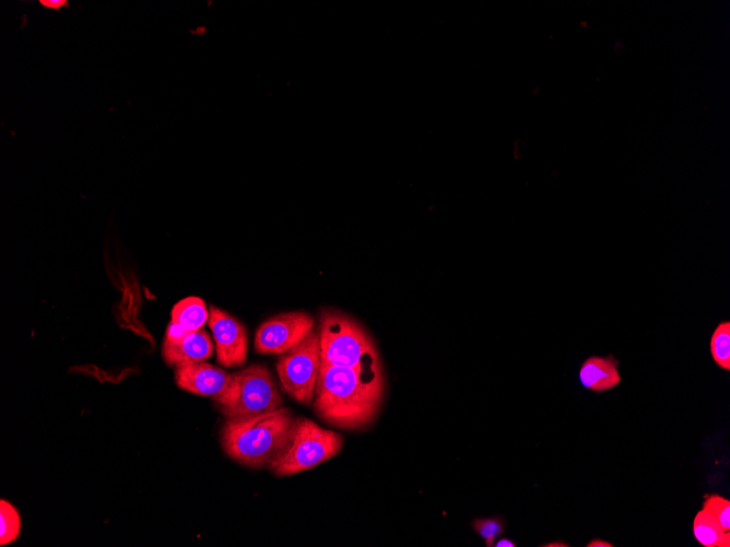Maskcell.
I'll return each instance as SVG.
<instances>
[{
	"instance_id": "1",
	"label": "cell",
	"mask_w": 730,
	"mask_h": 547,
	"mask_svg": "<svg viewBox=\"0 0 730 547\" xmlns=\"http://www.w3.org/2000/svg\"><path fill=\"white\" fill-rule=\"evenodd\" d=\"M385 377L381 362L358 367L322 363L314 409L322 420L344 430L370 425L382 406Z\"/></svg>"
},
{
	"instance_id": "2",
	"label": "cell",
	"mask_w": 730,
	"mask_h": 547,
	"mask_svg": "<svg viewBox=\"0 0 730 547\" xmlns=\"http://www.w3.org/2000/svg\"><path fill=\"white\" fill-rule=\"evenodd\" d=\"M293 425V416L286 408L249 419L228 420L222 427L221 444L240 465L269 467L288 447Z\"/></svg>"
},
{
	"instance_id": "3",
	"label": "cell",
	"mask_w": 730,
	"mask_h": 547,
	"mask_svg": "<svg viewBox=\"0 0 730 547\" xmlns=\"http://www.w3.org/2000/svg\"><path fill=\"white\" fill-rule=\"evenodd\" d=\"M322 363L336 367H358L380 363L375 343L351 317L333 311L321 317L319 332Z\"/></svg>"
},
{
	"instance_id": "4",
	"label": "cell",
	"mask_w": 730,
	"mask_h": 547,
	"mask_svg": "<svg viewBox=\"0 0 730 547\" xmlns=\"http://www.w3.org/2000/svg\"><path fill=\"white\" fill-rule=\"evenodd\" d=\"M217 403L227 420H242L282 408L280 392L263 365H252L232 374L226 395Z\"/></svg>"
},
{
	"instance_id": "5",
	"label": "cell",
	"mask_w": 730,
	"mask_h": 547,
	"mask_svg": "<svg viewBox=\"0 0 730 547\" xmlns=\"http://www.w3.org/2000/svg\"><path fill=\"white\" fill-rule=\"evenodd\" d=\"M344 438L308 419L294 421L290 443L269 469L277 477L311 470L340 453Z\"/></svg>"
},
{
	"instance_id": "6",
	"label": "cell",
	"mask_w": 730,
	"mask_h": 547,
	"mask_svg": "<svg viewBox=\"0 0 730 547\" xmlns=\"http://www.w3.org/2000/svg\"><path fill=\"white\" fill-rule=\"evenodd\" d=\"M321 366L320 336L313 330L296 348L282 354L277 363L282 388L292 399L310 406Z\"/></svg>"
},
{
	"instance_id": "7",
	"label": "cell",
	"mask_w": 730,
	"mask_h": 547,
	"mask_svg": "<svg viewBox=\"0 0 730 547\" xmlns=\"http://www.w3.org/2000/svg\"><path fill=\"white\" fill-rule=\"evenodd\" d=\"M314 330V319L303 312H292L269 319L258 328L257 353L282 355L296 348Z\"/></svg>"
},
{
	"instance_id": "8",
	"label": "cell",
	"mask_w": 730,
	"mask_h": 547,
	"mask_svg": "<svg viewBox=\"0 0 730 547\" xmlns=\"http://www.w3.org/2000/svg\"><path fill=\"white\" fill-rule=\"evenodd\" d=\"M208 325L217 346V360L225 367L242 366L246 362L247 332L237 318L214 306L210 307Z\"/></svg>"
},
{
	"instance_id": "9",
	"label": "cell",
	"mask_w": 730,
	"mask_h": 547,
	"mask_svg": "<svg viewBox=\"0 0 730 547\" xmlns=\"http://www.w3.org/2000/svg\"><path fill=\"white\" fill-rule=\"evenodd\" d=\"M175 382L182 390L218 402L230 388L232 374L206 362H197L176 366Z\"/></svg>"
},
{
	"instance_id": "10",
	"label": "cell",
	"mask_w": 730,
	"mask_h": 547,
	"mask_svg": "<svg viewBox=\"0 0 730 547\" xmlns=\"http://www.w3.org/2000/svg\"><path fill=\"white\" fill-rule=\"evenodd\" d=\"M163 359L170 366L206 362L214 353V343L205 330L185 331L169 325L163 342Z\"/></svg>"
},
{
	"instance_id": "11",
	"label": "cell",
	"mask_w": 730,
	"mask_h": 547,
	"mask_svg": "<svg viewBox=\"0 0 730 547\" xmlns=\"http://www.w3.org/2000/svg\"><path fill=\"white\" fill-rule=\"evenodd\" d=\"M619 361L611 354L591 356L584 361L580 370L582 386L593 392H605L616 388L621 383L618 370Z\"/></svg>"
},
{
	"instance_id": "12",
	"label": "cell",
	"mask_w": 730,
	"mask_h": 547,
	"mask_svg": "<svg viewBox=\"0 0 730 547\" xmlns=\"http://www.w3.org/2000/svg\"><path fill=\"white\" fill-rule=\"evenodd\" d=\"M209 318L205 302L191 296L176 304L171 312V323L185 331L202 330Z\"/></svg>"
},
{
	"instance_id": "13",
	"label": "cell",
	"mask_w": 730,
	"mask_h": 547,
	"mask_svg": "<svg viewBox=\"0 0 730 547\" xmlns=\"http://www.w3.org/2000/svg\"><path fill=\"white\" fill-rule=\"evenodd\" d=\"M693 534L698 542L705 547L730 546L729 532H725L704 509L694 518Z\"/></svg>"
},
{
	"instance_id": "14",
	"label": "cell",
	"mask_w": 730,
	"mask_h": 547,
	"mask_svg": "<svg viewBox=\"0 0 730 547\" xmlns=\"http://www.w3.org/2000/svg\"><path fill=\"white\" fill-rule=\"evenodd\" d=\"M711 354L717 366L723 370L730 371V323L723 321L713 332L711 343Z\"/></svg>"
},
{
	"instance_id": "15",
	"label": "cell",
	"mask_w": 730,
	"mask_h": 547,
	"mask_svg": "<svg viewBox=\"0 0 730 547\" xmlns=\"http://www.w3.org/2000/svg\"><path fill=\"white\" fill-rule=\"evenodd\" d=\"M21 520L17 509L6 501L0 503V545L15 542L20 535Z\"/></svg>"
},
{
	"instance_id": "16",
	"label": "cell",
	"mask_w": 730,
	"mask_h": 547,
	"mask_svg": "<svg viewBox=\"0 0 730 547\" xmlns=\"http://www.w3.org/2000/svg\"><path fill=\"white\" fill-rule=\"evenodd\" d=\"M703 509L711 515L725 532L730 530V502L720 495L705 496Z\"/></svg>"
},
{
	"instance_id": "17",
	"label": "cell",
	"mask_w": 730,
	"mask_h": 547,
	"mask_svg": "<svg viewBox=\"0 0 730 547\" xmlns=\"http://www.w3.org/2000/svg\"><path fill=\"white\" fill-rule=\"evenodd\" d=\"M474 528L482 539L486 541V545L491 547L494 541L503 533V522L497 518L477 519L474 522Z\"/></svg>"
},
{
	"instance_id": "18",
	"label": "cell",
	"mask_w": 730,
	"mask_h": 547,
	"mask_svg": "<svg viewBox=\"0 0 730 547\" xmlns=\"http://www.w3.org/2000/svg\"><path fill=\"white\" fill-rule=\"evenodd\" d=\"M41 5L54 10H60L63 6H67L66 0H41Z\"/></svg>"
},
{
	"instance_id": "19",
	"label": "cell",
	"mask_w": 730,
	"mask_h": 547,
	"mask_svg": "<svg viewBox=\"0 0 730 547\" xmlns=\"http://www.w3.org/2000/svg\"><path fill=\"white\" fill-rule=\"evenodd\" d=\"M586 546L587 547H614V545H612L611 543L604 541V540H600V539L593 540L592 542L588 543Z\"/></svg>"
},
{
	"instance_id": "20",
	"label": "cell",
	"mask_w": 730,
	"mask_h": 547,
	"mask_svg": "<svg viewBox=\"0 0 730 547\" xmlns=\"http://www.w3.org/2000/svg\"><path fill=\"white\" fill-rule=\"evenodd\" d=\"M494 546H497V547H515L516 544L514 542L508 540V539H502L499 542H497V544L494 545Z\"/></svg>"
},
{
	"instance_id": "21",
	"label": "cell",
	"mask_w": 730,
	"mask_h": 547,
	"mask_svg": "<svg viewBox=\"0 0 730 547\" xmlns=\"http://www.w3.org/2000/svg\"><path fill=\"white\" fill-rule=\"evenodd\" d=\"M545 546H550V547H553V546L565 547V546H570V545L565 544V543L557 542V543H550V544H547Z\"/></svg>"
}]
</instances>
